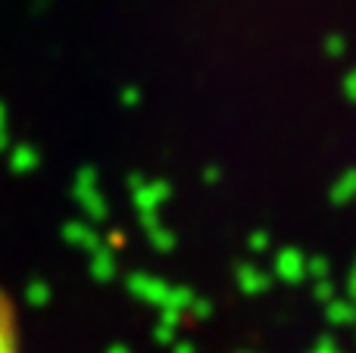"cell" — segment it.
Returning <instances> with one entry per match:
<instances>
[{"mask_svg":"<svg viewBox=\"0 0 356 353\" xmlns=\"http://www.w3.org/2000/svg\"><path fill=\"white\" fill-rule=\"evenodd\" d=\"M0 353H22L19 350V319L10 294L0 288Z\"/></svg>","mask_w":356,"mask_h":353,"instance_id":"6da1fadb","label":"cell"}]
</instances>
